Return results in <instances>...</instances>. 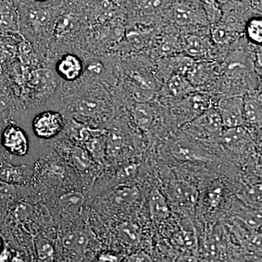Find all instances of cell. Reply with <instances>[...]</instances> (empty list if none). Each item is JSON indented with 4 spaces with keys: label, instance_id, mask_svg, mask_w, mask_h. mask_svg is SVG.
I'll use <instances>...</instances> for the list:
<instances>
[{
    "label": "cell",
    "instance_id": "obj_1",
    "mask_svg": "<svg viewBox=\"0 0 262 262\" xmlns=\"http://www.w3.org/2000/svg\"><path fill=\"white\" fill-rule=\"evenodd\" d=\"M224 127L218 110L211 106L189 122L187 130L196 139L215 140L221 135Z\"/></svg>",
    "mask_w": 262,
    "mask_h": 262
},
{
    "label": "cell",
    "instance_id": "obj_2",
    "mask_svg": "<svg viewBox=\"0 0 262 262\" xmlns=\"http://www.w3.org/2000/svg\"><path fill=\"white\" fill-rule=\"evenodd\" d=\"M219 113L225 128L246 125L244 120V96L241 95L230 96L219 103Z\"/></svg>",
    "mask_w": 262,
    "mask_h": 262
},
{
    "label": "cell",
    "instance_id": "obj_3",
    "mask_svg": "<svg viewBox=\"0 0 262 262\" xmlns=\"http://www.w3.org/2000/svg\"><path fill=\"white\" fill-rule=\"evenodd\" d=\"M32 127L37 137L43 139H51L58 135L63 129V117L57 112H44L34 119Z\"/></svg>",
    "mask_w": 262,
    "mask_h": 262
},
{
    "label": "cell",
    "instance_id": "obj_4",
    "mask_svg": "<svg viewBox=\"0 0 262 262\" xmlns=\"http://www.w3.org/2000/svg\"><path fill=\"white\" fill-rule=\"evenodd\" d=\"M2 146L15 156H24L29 149V141L24 131L17 125L10 124L5 127L1 135Z\"/></svg>",
    "mask_w": 262,
    "mask_h": 262
},
{
    "label": "cell",
    "instance_id": "obj_5",
    "mask_svg": "<svg viewBox=\"0 0 262 262\" xmlns=\"http://www.w3.org/2000/svg\"><path fill=\"white\" fill-rule=\"evenodd\" d=\"M170 152L176 159L185 162H204L209 155L203 148L187 140H179L170 147Z\"/></svg>",
    "mask_w": 262,
    "mask_h": 262
},
{
    "label": "cell",
    "instance_id": "obj_6",
    "mask_svg": "<svg viewBox=\"0 0 262 262\" xmlns=\"http://www.w3.org/2000/svg\"><path fill=\"white\" fill-rule=\"evenodd\" d=\"M84 69L82 60L72 53L63 55L57 62L56 66L58 76L68 82L78 80L83 73Z\"/></svg>",
    "mask_w": 262,
    "mask_h": 262
},
{
    "label": "cell",
    "instance_id": "obj_7",
    "mask_svg": "<svg viewBox=\"0 0 262 262\" xmlns=\"http://www.w3.org/2000/svg\"><path fill=\"white\" fill-rule=\"evenodd\" d=\"M32 174V170L27 165L15 166L5 161L0 163V179L13 185L27 184Z\"/></svg>",
    "mask_w": 262,
    "mask_h": 262
},
{
    "label": "cell",
    "instance_id": "obj_8",
    "mask_svg": "<svg viewBox=\"0 0 262 262\" xmlns=\"http://www.w3.org/2000/svg\"><path fill=\"white\" fill-rule=\"evenodd\" d=\"M171 196L181 207L192 208L198 201L199 192L192 184L181 181L172 185Z\"/></svg>",
    "mask_w": 262,
    "mask_h": 262
},
{
    "label": "cell",
    "instance_id": "obj_9",
    "mask_svg": "<svg viewBox=\"0 0 262 262\" xmlns=\"http://www.w3.org/2000/svg\"><path fill=\"white\" fill-rule=\"evenodd\" d=\"M131 94L137 103H148L154 98L155 84L149 77L134 75L131 82Z\"/></svg>",
    "mask_w": 262,
    "mask_h": 262
},
{
    "label": "cell",
    "instance_id": "obj_10",
    "mask_svg": "<svg viewBox=\"0 0 262 262\" xmlns=\"http://www.w3.org/2000/svg\"><path fill=\"white\" fill-rule=\"evenodd\" d=\"M165 91L170 97L186 98L189 95L195 93L196 87L191 83L186 76L173 74L165 83Z\"/></svg>",
    "mask_w": 262,
    "mask_h": 262
},
{
    "label": "cell",
    "instance_id": "obj_11",
    "mask_svg": "<svg viewBox=\"0 0 262 262\" xmlns=\"http://www.w3.org/2000/svg\"><path fill=\"white\" fill-rule=\"evenodd\" d=\"M249 138L248 130L243 126L226 128L222 131L217 140L226 148L229 149H237L246 144Z\"/></svg>",
    "mask_w": 262,
    "mask_h": 262
},
{
    "label": "cell",
    "instance_id": "obj_12",
    "mask_svg": "<svg viewBox=\"0 0 262 262\" xmlns=\"http://www.w3.org/2000/svg\"><path fill=\"white\" fill-rule=\"evenodd\" d=\"M262 93V92H261ZM245 123L257 125L262 122V94L244 96Z\"/></svg>",
    "mask_w": 262,
    "mask_h": 262
},
{
    "label": "cell",
    "instance_id": "obj_13",
    "mask_svg": "<svg viewBox=\"0 0 262 262\" xmlns=\"http://www.w3.org/2000/svg\"><path fill=\"white\" fill-rule=\"evenodd\" d=\"M149 207L150 214L153 220L163 221L168 218L170 214L168 202L159 189H154L150 192Z\"/></svg>",
    "mask_w": 262,
    "mask_h": 262
},
{
    "label": "cell",
    "instance_id": "obj_14",
    "mask_svg": "<svg viewBox=\"0 0 262 262\" xmlns=\"http://www.w3.org/2000/svg\"><path fill=\"white\" fill-rule=\"evenodd\" d=\"M133 117L136 126L148 130L154 120V113L148 103H137L133 110Z\"/></svg>",
    "mask_w": 262,
    "mask_h": 262
},
{
    "label": "cell",
    "instance_id": "obj_15",
    "mask_svg": "<svg viewBox=\"0 0 262 262\" xmlns=\"http://www.w3.org/2000/svg\"><path fill=\"white\" fill-rule=\"evenodd\" d=\"M245 36L255 47L262 46V14L248 18L244 26Z\"/></svg>",
    "mask_w": 262,
    "mask_h": 262
},
{
    "label": "cell",
    "instance_id": "obj_16",
    "mask_svg": "<svg viewBox=\"0 0 262 262\" xmlns=\"http://www.w3.org/2000/svg\"><path fill=\"white\" fill-rule=\"evenodd\" d=\"M211 67L206 62H196L191 67L187 76L188 80L193 85H202L209 80L211 75Z\"/></svg>",
    "mask_w": 262,
    "mask_h": 262
},
{
    "label": "cell",
    "instance_id": "obj_17",
    "mask_svg": "<svg viewBox=\"0 0 262 262\" xmlns=\"http://www.w3.org/2000/svg\"><path fill=\"white\" fill-rule=\"evenodd\" d=\"M26 20L31 27L39 28L45 27L49 23L51 19V11L47 8H29L25 13Z\"/></svg>",
    "mask_w": 262,
    "mask_h": 262
},
{
    "label": "cell",
    "instance_id": "obj_18",
    "mask_svg": "<svg viewBox=\"0 0 262 262\" xmlns=\"http://www.w3.org/2000/svg\"><path fill=\"white\" fill-rule=\"evenodd\" d=\"M184 50L188 56L199 58L204 56L208 50L207 43L203 38L196 35H189L184 39Z\"/></svg>",
    "mask_w": 262,
    "mask_h": 262
},
{
    "label": "cell",
    "instance_id": "obj_19",
    "mask_svg": "<svg viewBox=\"0 0 262 262\" xmlns=\"http://www.w3.org/2000/svg\"><path fill=\"white\" fill-rule=\"evenodd\" d=\"M114 201L120 206H128L135 203L139 196V189L133 186H121L117 188L114 193Z\"/></svg>",
    "mask_w": 262,
    "mask_h": 262
},
{
    "label": "cell",
    "instance_id": "obj_20",
    "mask_svg": "<svg viewBox=\"0 0 262 262\" xmlns=\"http://www.w3.org/2000/svg\"><path fill=\"white\" fill-rule=\"evenodd\" d=\"M85 202L84 194L80 192H69L62 194L58 203L65 211L75 212L80 209Z\"/></svg>",
    "mask_w": 262,
    "mask_h": 262
},
{
    "label": "cell",
    "instance_id": "obj_21",
    "mask_svg": "<svg viewBox=\"0 0 262 262\" xmlns=\"http://www.w3.org/2000/svg\"><path fill=\"white\" fill-rule=\"evenodd\" d=\"M237 30L227 25H217L211 29V37L215 43L227 45L237 39Z\"/></svg>",
    "mask_w": 262,
    "mask_h": 262
},
{
    "label": "cell",
    "instance_id": "obj_22",
    "mask_svg": "<svg viewBox=\"0 0 262 262\" xmlns=\"http://www.w3.org/2000/svg\"><path fill=\"white\" fill-rule=\"evenodd\" d=\"M88 243L89 237L87 234L81 231L65 234L62 239L63 247L71 251H80L87 246Z\"/></svg>",
    "mask_w": 262,
    "mask_h": 262
},
{
    "label": "cell",
    "instance_id": "obj_23",
    "mask_svg": "<svg viewBox=\"0 0 262 262\" xmlns=\"http://www.w3.org/2000/svg\"><path fill=\"white\" fill-rule=\"evenodd\" d=\"M0 29L6 32L18 31V15L9 7H3L0 9Z\"/></svg>",
    "mask_w": 262,
    "mask_h": 262
},
{
    "label": "cell",
    "instance_id": "obj_24",
    "mask_svg": "<svg viewBox=\"0 0 262 262\" xmlns=\"http://www.w3.org/2000/svg\"><path fill=\"white\" fill-rule=\"evenodd\" d=\"M188 108L195 114V117L211 107V101L206 95L193 94L187 96Z\"/></svg>",
    "mask_w": 262,
    "mask_h": 262
},
{
    "label": "cell",
    "instance_id": "obj_25",
    "mask_svg": "<svg viewBox=\"0 0 262 262\" xmlns=\"http://www.w3.org/2000/svg\"><path fill=\"white\" fill-rule=\"evenodd\" d=\"M172 17L176 24L179 26H187L192 23L194 15L189 6L184 4H177L172 11Z\"/></svg>",
    "mask_w": 262,
    "mask_h": 262
},
{
    "label": "cell",
    "instance_id": "obj_26",
    "mask_svg": "<svg viewBox=\"0 0 262 262\" xmlns=\"http://www.w3.org/2000/svg\"><path fill=\"white\" fill-rule=\"evenodd\" d=\"M194 61L192 58L188 56H176L170 58L169 66L173 71V74L187 76Z\"/></svg>",
    "mask_w": 262,
    "mask_h": 262
},
{
    "label": "cell",
    "instance_id": "obj_27",
    "mask_svg": "<svg viewBox=\"0 0 262 262\" xmlns=\"http://www.w3.org/2000/svg\"><path fill=\"white\" fill-rule=\"evenodd\" d=\"M36 251L38 258L43 261H53L54 258L55 251L53 245L48 239L39 238L36 241Z\"/></svg>",
    "mask_w": 262,
    "mask_h": 262
},
{
    "label": "cell",
    "instance_id": "obj_28",
    "mask_svg": "<svg viewBox=\"0 0 262 262\" xmlns=\"http://www.w3.org/2000/svg\"><path fill=\"white\" fill-rule=\"evenodd\" d=\"M119 236L124 242L134 246L139 241V234L135 226L129 223L122 224L118 228Z\"/></svg>",
    "mask_w": 262,
    "mask_h": 262
},
{
    "label": "cell",
    "instance_id": "obj_29",
    "mask_svg": "<svg viewBox=\"0 0 262 262\" xmlns=\"http://www.w3.org/2000/svg\"><path fill=\"white\" fill-rule=\"evenodd\" d=\"M98 100L94 98H84L77 103V112L84 116H93L99 111Z\"/></svg>",
    "mask_w": 262,
    "mask_h": 262
},
{
    "label": "cell",
    "instance_id": "obj_30",
    "mask_svg": "<svg viewBox=\"0 0 262 262\" xmlns=\"http://www.w3.org/2000/svg\"><path fill=\"white\" fill-rule=\"evenodd\" d=\"M75 27L74 19L69 16H63L57 20L55 25V33L58 37H63L66 34H70Z\"/></svg>",
    "mask_w": 262,
    "mask_h": 262
},
{
    "label": "cell",
    "instance_id": "obj_31",
    "mask_svg": "<svg viewBox=\"0 0 262 262\" xmlns=\"http://www.w3.org/2000/svg\"><path fill=\"white\" fill-rule=\"evenodd\" d=\"M72 160L76 166L80 170H85L89 168L90 163V158L89 155L80 148H75L72 154Z\"/></svg>",
    "mask_w": 262,
    "mask_h": 262
},
{
    "label": "cell",
    "instance_id": "obj_32",
    "mask_svg": "<svg viewBox=\"0 0 262 262\" xmlns=\"http://www.w3.org/2000/svg\"><path fill=\"white\" fill-rule=\"evenodd\" d=\"M167 0H142L141 8L146 13H155L163 8Z\"/></svg>",
    "mask_w": 262,
    "mask_h": 262
},
{
    "label": "cell",
    "instance_id": "obj_33",
    "mask_svg": "<svg viewBox=\"0 0 262 262\" xmlns=\"http://www.w3.org/2000/svg\"><path fill=\"white\" fill-rule=\"evenodd\" d=\"M162 53L164 55H172L177 53L179 50L178 45L175 39L170 37L163 38V42H162L161 47Z\"/></svg>",
    "mask_w": 262,
    "mask_h": 262
},
{
    "label": "cell",
    "instance_id": "obj_34",
    "mask_svg": "<svg viewBox=\"0 0 262 262\" xmlns=\"http://www.w3.org/2000/svg\"><path fill=\"white\" fill-rule=\"evenodd\" d=\"M136 173H137V166L135 164H130L122 167L119 170L117 173V178L121 181L129 180V179H134Z\"/></svg>",
    "mask_w": 262,
    "mask_h": 262
},
{
    "label": "cell",
    "instance_id": "obj_35",
    "mask_svg": "<svg viewBox=\"0 0 262 262\" xmlns=\"http://www.w3.org/2000/svg\"><path fill=\"white\" fill-rule=\"evenodd\" d=\"M182 239L186 248L193 251L196 247V239L194 232L189 231H184L182 233Z\"/></svg>",
    "mask_w": 262,
    "mask_h": 262
},
{
    "label": "cell",
    "instance_id": "obj_36",
    "mask_svg": "<svg viewBox=\"0 0 262 262\" xmlns=\"http://www.w3.org/2000/svg\"><path fill=\"white\" fill-rule=\"evenodd\" d=\"M127 261L131 262H144L151 261V258L147 253L144 251H138V252L132 253L130 256H127Z\"/></svg>",
    "mask_w": 262,
    "mask_h": 262
},
{
    "label": "cell",
    "instance_id": "obj_37",
    "mask_svg": "<svg viewBox=\"0 0 262 262\" xmlns=\"http://www.w3.org/2000/svg\"><path fill=\"white\" fill-rule=\"evenodd\" d=\"M14 193L13 184L4 182L0 179V198L11 196Z\"/></svg>",
    "mask_w": 262,
    "mask_h": 262
},
{
    "label": "cell",
    "instance_id": "obj_38",
    "mask_svg": "<svg viewBox=\"0 0 262 262\" xmlns=\"http://www.w3.org/2000/svg\"><path fill=\"white\" fill-rule=\"evenodd\" d=\"M87 70L92 75H99L102 73L103 65L101 64V62L97 61V60H91L88 63Z\"/></svg>",
    "mask_w": 262,
    "mask_h": 262
},
{
    "label": "cell",
    "instance_id": "obj_39",
    "mask_svg": "<svg viewBox=\"0 0 262 262\" xmlns=\"http://www.w3.org/2000/svg\"><path fill=\"white\" fill-rule=\"evenodd\" d=\"M254 51V66L262 76V46L256 47Z\"/></svg>",
    "mask_w": 262,
    "mask_h": 262
},
{
    "label": "cell",
    "instance_id": "obj_40",
    "mask_svg": "<svg viewBox=\"0 0 262 262\" xmlns=\"http://www.w3.org/2000/svg\"><path fill=\"white\" fill-rule=\"evenodd\" d=\"M202 1L206 5L207 13L209 15V18H215V17H216V10L215 8L216 0H202Z\"/></svg>",
    "mask_w": 262,
    "mask_h": 262
},
{
    "label": "cell",
    "instance_id": "obj_41",
    "mask_svg": "<svg viewBox=\"0 0 262 262\" xmlns=\"http://www.w3.org/2000/svg\"><path fill=\"white\" fill-rule=\"evenodd\" d=\"M129 40L135 47L139 48L144 44V40L140 34L136 32H131L128 35Z\"/></svg>",
    "mask_w": 262,
    "mask_h": 262
},
{
    "label": "cell",
    "instance_id": "obj_42",
    "mask_svg": "<svg viewBox=\"0 0 262 262\" xmlns=\"http://www.w3.org/2000/svg\"><path fill=\"white\" fill-rule=\"evenodd\" d=\"M9 103L8 95L3 90L0 89V111H3L8 106Z\"/></svg>",
    "mask_w": 262,
    "mask_h": 262
},
{
    "label": "cell",
    "instance_id": "obj_43",
    "mask_svg": "<svg viewBox=\"0 0 262 262\" xmlns=\"http://www.w3.org/2000/svg\"><path fill=\"white\" fill-rule=\"evenodd\" d=\"M99 261H118V258L112 253H102L101 256L98 257Z\"/></svg>",
    "mask_w": 262,
    "mask_h": 262
},
{
    "label": "cell",
    "instance_id": "obj_44",
    "mask_svg": "<svg viewBox=\"0 0 262 262\" xmlns=\"http://www.w3.org/2000/svg\"><path fill=\"white\" fill-rule=\"evenodd\" d=\"M10 253L7 250H3L0 252V261H8L9 259Z\"/></svg>",
    "mask_w": 262,
    "mask_h": 262
},
{
    "label": "cell",
    "instance_id": "obj_45",
    "mask_svg": "<svg viewBox=\"0 0 262 262\" xmlns=\"http://www.w3.org/2000/svg\"><path fill=\"white\" fill-rule=\"evenodd\" d=\"M252 3L255 9L262 14V0H252Z\"/></svg>",
    "mask_w": 262,
    "mask_h": 262
},
{
    "label": "cell",
    "instance_id": "obj_46",
    "mask_svg": "<svg viewBox=\"0 0 262 262\" xmlns=\"http://www.w3.org/2000/svg\"><path fill=\"white\" fill-rule=\"evenodd\" d=\"M111 1L115 3V5H119L121 4L122 0H111Z\"/></svg>",
    "mask_w": 262,
    "mask_h": 262
},
{
    "label": "cell",
    "instance_id": "obj_47",
    "mask_svg": "<svg viewBox=\"0 0 262 262\" xmlns=\"http://www.w3.org/2000/svg\"><path fill=\"white\" fill-rule=\"evenodd\" d=\"M229 1H230V0H216V2H218V3H223V4L228 3Z\"/></svg>",
    "mask_w": 262,
    "mask_h": 262
},
{
    "label": "cell",
    "instance_id": "obj_48",
    "mask_svg": "<svg viewBox=\"0 0 262 262\" xmlns=\"http://www.w3.org/2000/svg\"><path fill=\"white\" fill-rule=\"evenodd\" d=\"M34 1H36V2H47V1H49V0H34Z\"/></svg>",
    "mask_w": 262,
    "mask_h": 262
},
{
    "label": "cell",
    "instance_id": "obj_49",
    "mask_svg": "<svg viewBox=\"0 0 262 262\" xmlns=\"http://www.w3.org/2000/svg\"><path fill=\"white\" fill-rule=\"evenodd\" d=\"M2 246H3V244H2L1 241H0V252L2 251Z\"/></svg>",
    "mask_w": 262,
    "mask_h": 262
},
{
    "label": "cell",
    "instance_id": "obj_50",
    "mask_svg": "<svg viewBox=\"0 0 262 262\" xmlns=\"http://www.w3.org/2000/svg\"><path fill=\"white\" fill-rule=\"evenodd\" d=\"M261 92H262V77H261Z\"/></svg>",
    "mask_w": 262,
    "mask_h": 262
},
{
    "label": "cell",
    "instance_id": "obj_51",
    "mask_svg": "<svg viewBox=\"0 0 262 262\" xmlns=\"http://www.w3.org/2000/svg\"><path fill=\"white\" fill-rule=\"evenodd\" d=\"M0 158H1V149H0Z\"/></svg>",
    "mask_w": 262,
    "mask_h": 262
},
{
    "label": "cell",
    "instance_id": "obj_52",
    "mask_svg": "<svg viewBox=\"0 0 262 262\" xmlns=\"http://www.w3.org/2000/svg\"><path fill=\"white\" fill-rule=\"evenodd\" d=\"M0 31H1V29H0Z\"/></svg>",
    "mask_w": 262,
    "mask_h": 262
}]
</instances>
